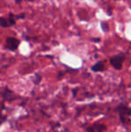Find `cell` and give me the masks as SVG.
<instances>
[{
    "mask_svg": "<svg viewBox=\"0 0 131 132\" xmlns=\"http://www.w3.org/2000/svg\"><path fill=\"white\" fill-rule=\"evenodd\" d=\"M110 10H111V7H110L109 10H107V14H108L109 16H111V12H110Z\"/></svg>",
    "mask_w": 131,
    "mask_h": 132,
    "instance_id": "16",
    "label": "cell"
},
{
    "mask_svg": "<svg viewBox=\"0 0 131 132\" xmlns=\"http://www.w3.org/2000/svg\"><path fill=\"white\" fill-rule=\"evenodd\" d=\"M0 95H1L2 102L4 103H9V102H13L18 100L21 98L19 94H15L14 91H12L8 86H3L1 88V92H0Z\"/></svg>",
    "mask_w": 131,
    "mask_h": 132,
    "instance_id": "2",
    "label": "cell"
},
{
    "mask_svg": "<svg viewBox=\"0 0 131 132\" xmlns=\"http://www.w3.org/2000/svg\"><path fill=\"white\" fill-rule=\"evenodd\" d=\"M20 40H18L17 38H14V37H8L6 38L5 40V48L9 51H17V49L19 48L20 46Z\"/></svg>",
    "mask_w": 131,
    "mask_h": 132,
    "instance_id": "5",
    "label": "cell"
},
{
    "mask_svg": "<svg viewBox=\"0 0 131 132\" xmlns=\"http://www.w3.org/2000/svg\"><path fill=\"white\" fill-rule=\"evenodd\" d=\"M101 30H102V31L107 32V31H109V23L105 21L101 22Z\"/></svg>",
    "mask_w": 131,
    "mask_h": 132,
    "instance_id": "10",
    "label": "cell"
},
{
    "mask_svg": "<svg viewBox=\"0 0 131 132\" xmlns=\"http://www.w3.org/2000/svg\"><path fill=\"white\" fill-rule=\"evenodd\" d=\"M64 75H65V72H63V71H59L58 73V76H57V78H58V80H60L62 78V77H64Z\"/></svg>",
    "mask_w": 131,
    "mask_h": 132,
    "instance_id": "13",
    "label": "cell"
},
{
    "mask_svg": "<svg viewBox=\"0 0 131 132\" xmlns=\"http://www.w3.org/2000/svg\"><path fill=\"white\" fill-rule=\"evenodd\" d=\"M83 128L86 132H104L107 130V125L104 123H99V122H95V123L90 124V125H85L84 124Z\"/></svg>",
    "mask_w": 131,
    "mask_h": 132,
    "instance_id": "4",
    "label": "cell"
},
{
    "mask_svg": "<svg viewBox=\"0 0 131 132\" xmlns=\"http://www.w3.org/2000/svg\"><path fill=\"white\" fill-rule=\"evenodd\" d=\"M22 2V0H15V1H14V3L15 4H20Z\"/></svg>",
    "mask_w": 131,
    "mask_h": 132,
    "instance_id": "17",
    "label": "cell"
},
{
    "mask_svg": "<svg viewBox=\"0 0 131 132\" xmlns=\"http://www.w3.org/2000/svg\"><path fill=\"white\" fill-rule=\"evenodd\" d=\"M115 111L119 114V121L123 126H126L128 122H130L128 117H131V107L123 103H120L115 108Z\"/></svg>",
    "mask_w": 131,
    "mask_h": 132,
    "instance_id": "1",
    "label": "cell"
},
{
    "mask_svg": "<svg viewBox=\"0 0 131 132\" xmlns=\"http://www.w3.org/2000/svg\"><path fill=\"white\" fill-rule=\"evenodd\" d=\"M7 20H8V22H9L10 27L15 25L16 21H17V20H16V18H15V14H14L13 13H9L8 17H7Z\"/></svg>",
    "mask_w": 131,
    "mask_h": 132,
    "instance_id": "8",
    "label": "cell"
},
{
    "mask_svg": "<svg viewBox=\"0 0 131 132\" xmlns=\"http://www.w3.org/2000/svg\"><path fill=\"white\" fill-rule=\"evenodd\" d=\"M26 17V14L25 13H22L21 14H18V15H15L16 20H23Z\"/></svg>",
    "mask_w": 131,
    "mask_h": 132,
    "instance_id": "11",
    "label": "cell"
},
{
    "mask_svg": "<svg viewBox=\"0 0 131 132\" xmlns=\"http://www.w3.org/2000/svg\"><path fill=\"white\" fill-rule=\"evenodd\" d=\"M105 69V64L103 61H97L94 65L91 67V70L93 73H100V72L104 71Z\"/></svg>",
    "mask_w": 131,
    "mask_h": 132,
    "instance_id": "6",
    "label": "cell"
},
{
    "mask_svg": "<svg viewBox=\"0 0 131 132\" xmlns=\"http://www.w3.org/2000/svg\"><path fill=\"white\" fill-rule=\"evenodd\" d=\"M125 59H126V55L124 53H119L110 57V64L115 70H120L123 68V63Z\"/></svg>",
    "mask_w": 131,
    "mask_h": 132,
    "instance_id": "3",
    "label": "cell"
},
{
    "mask_svg": "<svg viewBox=\"0 0 131 132\" xmlns=\"http://www.w3.org/2000/svg\"><path fill=\"white\" fill-rule=\"evenodd\" d=\"M77 92H78V88H77V87H75V88L72 89V95H73V97H74V98L76 97Z\"/></svg>",
    "mask_w": 131,
    "mask_h": 132,
    "instance_id": "12",
    "label": "cell"
},
{
    "mask_svg": "<svg viewBox=\"0 0 131 132\" xmlns=\"http://www.w3.org/2000/svg\"><path fill=\"white\" fill-rule=\"evenodd\" d=\"M28 1H29V2H33L34 0H28Z\"/></svg>",
    "mask_w": 131,
    "mask_h": 132,
    "instance_id": "18",
    "label": "cell"
},
{
    "mask_svg": "<svg viewBox=\"0 0 131 132\" xmlns=\"http://www.w3.org/2000/svg\"><path fill=\"white\" fill-rule=\"evenodd\" d=\"M32 81L34 85H40L42 81V76L40 73H35L33 75V77H32Z\"/></svg>",
    "mask_w": 131,
    "mask_h": 132,
    "instance_id": "7",
    "label": "cell"
},
{
    "mask_svg": "<svg viewBox=\"0 0 131 132\" xmlns=\"http://www.w3.org/2000/svg\"><path fill=\"white\" fill-rule=\"evenodd\" d=\"M91 42H95V43H99L100 42H101V38H92L91 39Z\"/></svg>",
    "mask_w": 131,
    "mask_h": 132,
    "instance_id": "14",
    "label": "cell"
},
{
    "mask_svg": "<svg viewBox=\"0 0 131 132\" xmlns=\"http://www.w3.org/2000/svg\"><path fill=\"white\" fill-rule=\"evenodd\" d=\"M7 119V117L5 116V115L4 114H1V121H0V123L1 124H4V122L5 121V120Z\"/></svg>",
    "mask_w": 131,
    "mask_h": 132,
    "instance_id": "15",
    "label": "cell"
},
{
    "mask_svg": "<svg viewBox=\"0 0 131 132\" xmlns=\"http://www.w3.org/2000/svg\"><path fill=\"white\" fill-rule=\"evenodd\" d=\"M0 24H1V27H3V28L10 27V24H9L8 20H7L6 18H5V17L0 18Z\"/></svg>",
    "mask_w": 131,
    "mask_h": 132,
    "instance_id": "9",
    "label": "cell"
}]
</instances>
